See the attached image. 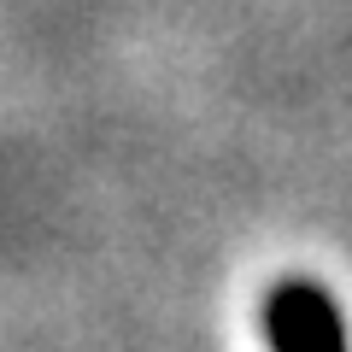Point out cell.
I'll return each mask as SVG.
<instances>
[{
	"mask_svg": "<svg viewBox=\"0 0 352 352\" xmlns=\"http://www.w3.org/2000/svg\"><path fill=\"white\" fill-rule=\"evenodd\" d=\"M264 340L270 352H346V317L329 288L288 276L264 294Z\"/></svg>",
	"mask_w": 352,
	"mask_h": 352,
	"instance_id": "6da1fadb",
	"label": "cell"
}]
</instances>
